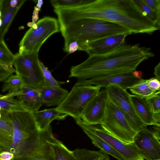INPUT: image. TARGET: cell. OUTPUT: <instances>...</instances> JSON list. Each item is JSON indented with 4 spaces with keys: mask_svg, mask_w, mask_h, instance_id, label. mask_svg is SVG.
<instances>
[{
    "mask_svg": "<svg viewBox=\"0 0 160 160\" xmlns=\"http://www.w3.org/2000/svg\"><path fill=\"white\" fill-rule=\"evenodd\" d=\"M56 14L62 26L76 19L90 18L119 24L132 34L151 35L160 29L143 15L134 0H88L79 7L58 9Z\"/></svg>",
    "mask_w": 160,
    "mask_h": 160,
    "instance_id": "cell-1",
    "label": "cell"
},
{
    "mask_svg": "<svg viewBox=\"0 0 160 160\" xmlns=\"http://www.w3.org/2000/svg\"><path fill=\"white\" fill-rule=\"evenodd\" d=\"M154 56L150 48L125 43L109 52L89 56L72 66L69 77L87 80L133 71L142 62Z\"/></svg>",
    "mask_w": 160,
    "mask_h": 160,
    "instance_id": "cell-2",
    "label": "cell"
},
{
    "mask_svg": "<svg viewBox=\"0 0 160 160\" xmlns=\"http://www.w3.org/2000/svg\"><path fill=\"white\" fill-rule=\"evenodd\" d=\"M13 128L11 144L6 148H0V152L12 153L16 160H29L38 155L49 156V146L46 140L50 128L39 132L34 112L20 111L7 113Z\"/></svg>",
    "mask_w": 160,
    "mask_h": 160,
    "instance_id": "cell-3",
    "label": "cell"
},
{
    "mask_svg": "<svg viewBox=\"0 0 160 160\" xmlns=\"http://www.w3.org/2000/svg\"><path fill=\"white\" fill-rule=\"evenodd\" d=\"M64 39L63 50L68 53L69 44L76 41L79 47L112 35L132 33L116 23L102 20L84 18L73 20L60 29Z\"/></svg>",
    "mask_w": 160,
    "mask_h": 160,
    "instance_id": "cell-4",
    "label": "cell"
},
{
    "mask_svg": "<svg viewBox=\"0 0 160 160\" xmlns=\"http://www.w3.org/2000/svg\"><path fill=\"white\" fill-rule=\"evenodd\" d=\"M60 31L57 19L49 16L44 17L26 32L19 43L18 53L38 52L48 38Z\"/></svg>",
    "mask_w": 160,
    "mask_h": 160,
    "instance_id": "cell-5",
    "label": "cell"
},
{
    "mask_svg": "<svg viewBox=\"0 0 160 160\" xmlns=\"http://www.w3.org/2000/svg\"><path fill=\"white\" fill-rule=\"evenodd\" d=\"M13 65L16 73L21 77L24 86L39 89L44 87L43 75L38 52L17 53L14 55Z\"/></svg>",
    "mask_w": 160,
    "mask_h": 160,
    "instance_id": "cell-6",
    "label": "cell"
},
{
    "mask_svg": "<svg viewBox=\"0 0 160 160\" xmlns=\"http://www.w3.org/2000/svg\"><path fill=\"white\" fill-rule=\"evenodd\" d=\"M100 125L110 134L122 141L126 143L133 142L137 132L132 128L119 108L109 98L104 118Z\"/></svg>",
    "mask_w": 160,
    "mask_h": 160,
    "instance_id": "cell-7",
    "label": "cell"
},
{
    "mask_svg": "<svg viewBox=\"0 0 160 160\" xmlns=\"http://www.w3.org/2000/svg\"><path fill=\"white\" fill-rule=\"evenodd\" d=\"M101 88L98 86L74 85L65 99L56 108L74 119H81L85 105L100 92Z\"/></svg>",
    "mask_w": 160,
    "mask_h": 160,
    "instance_id": "cell-8",
    "label": "cell"
},
{
    "mask_svg": "<svg viewBox=\"0 0 160 160\" xmlns=\"http://www.w3.org/2000/svg\"><path fill=\"white\" fill-rule=\"evenodd\" d=\"M83 130L90 132L100 138L123 157L124 160H144L143 152L133 142L126 143L110 134L100 126L86 124L81 118L75 119Z\"/></svg>",
    "mask_w": 160,
    "mask_h": 160,
    "instance_id": "cell-9",
    "label": "cell"
},
{
    "mask_svg": "<svg viewBox=\"0 0 160 160\" xmlns=\"http://www.w3.org/2000/svg\"><path fill=\"white\" fill-rule=\"evenodd\" d=\"M109 99L119 108L132 129L136 132L147 126L136 114L130 99V94L127 90L113 84L105 88Z\"/></svg>",
    "mask_w": 160,
    "mask_h": 160,
    "instance_id": "cell-10",
    "label": "cell"
},
{
    "mask_svg": "<svg viewBox=\"0 0 160 160\" xmlns=\"http://www.w3.org/2000/svg\"><path fill=\"white\" fill-rule=\"evenodd\" d=\"M108 98L105 88L100 91L85 105L81 114V119L88 125L100 124L105 116Z\"/></svg>",
    "mask_w": 160,
    "mask_h": 160,
    "instance_id": "cell-11",
    "label": "cell"
},
{
    "mask_svg": "<svg viewBox=\"0 0 160 160\" xmlns=\"http://www.w3.org/2000/svg\"><path fill=\"white\" fill-rule=\"evenodd\" d=\"M131 34L124 33L106 37L80 47L78 50L85 51L89 56L107 53L125 44L126 38Z\"/></svg>",
    "mask_w": 160,
    "mask_h": 160,
    "instance_id": "cell-12",
    "label": "cell"
},
{
    "mask_svg": "<svg viewBox=\"0 0 160 160\" xmlns=\"http://www.w3.org/2000/svg\"><path fill=\"white\" fill-rule=\"evenodd\" d=\"M133 72L112 74L89 79L78 80L75 85L98 86L105 88L109 85L113 84L117 85L127 90L141 79L135 77Z\"/></svg>",
    "mask_w": 160,
    "mask_h": 160,
    "instance_id": "cell-13",
    "label": "cell"
},
{
    "mask_svg": "<svg viewBox=\"0 0 160 160\" xmlns=\"http://www.w3.org/2000/svg\"><path fill=\"white\" fill-rule=\"evenodd\" d=\"M137 146L142 150L146 160H160V142L151 130L146 128L137 132L134 139Z\"/></svg>",
    "mask_w": 160,
    "mask_h": 160,
    "instance_id": "cell-14",
    "label": "cell"
},
{
    "mask_svg": "<svg viewBox=\"0 0 160 160\" xmlns=\"http://www.w3.org/2000/svg\"><path fill=\"white\" fill-rule=\"evenodd\" d=\"M26 0H1L0 10L2 24L0 26V41L4 36L16 15Z\"/></svg>",
    "mask_w": 160,
    "mask_h": 160,
    "instance_id": "cell-15",
    "label": "cell"
},
{
    "mask_svg": "<svg viewBox=\"0 0 160 160\" xmlns=\"http://www.w3.org/2000/svg\"><path fill=\"white\" fill-rule=\"evenodd\" d=\"M15 96L27 111L34 112L42 105L39 89L24 86Z\"/></svg>",
    "mask_w": 160,
    "mask_h": 160,
    "instance_id": "cell-16",
    "label": "cell"
},
{
    "mask_svg": "<svg viewBox=\"0 0 160 160\" xmlns=\"http://www.w3.org/2000/svg\"><path fill=\"white\" fill-rule=\"evenodd\" d=\"M130 99L137 115L146 126L156 125L154 114L146 99L130 95Z\"/></svg>",
    "mask_w": 160,
    "mask_h": 160,
    "instance_id": "cell-17",
    "label": "cell"
},
{
    "mask_svg": "<svg viewBox=\"0 0 160 160\" xmlns=\"http://www.w3.org/2000/svg\"><path fill=\"white\" fill-rule=\"evenodd\" d=\"M42 105L47 106H59L68 93L61 87H43L39 89Z\"/></svg>",
    "mask_w": 160,
    "mask_h": 160,
    "instance_id": "cell-18",
    "label": "cell"
},
{
    "mask_svg": "<svg viewBox=\"0 0 160 160\" xmlns=\"http://www.w3.org/2000/svg\"><path fill=\"white\" fill-rule=\"evenodd\" d=\"M34 114L39 132L46 129L53 120H63L68 116L58 111L56 108L38 111Z\"/></svg>",
    "mask_w": 160,
    "mask_h": 160,
    "instance_id": "cell-19",
    "label": "cell"
},
{
    "mask_svg": "<svg viewBox=\"0 0 160 160\" xmlns=\"http://www.w3.org/2000/svg\"><path fill=\"white\" fill-rule=\"evenodd\" d=\"M46 141L49 146L53 160H76L73 151L54 138L52 133L49 135Z\"/></svg>",
    "mask_w": 160,
    "mask_h": 160,
    "instance_id": "cell-20",
    "label": "cell"
},
{
    "mask_svg": "<svg viewBox=\"0 0 160 160\" xmlns=\"http://www.w3.org/2000/svg\"><path fill=\"white\" fill-rule=\"evenodd\" d=\"M13 128L7 113L0 112V148L9 146L12 139Z\"/></svg>",
    "mask_w": 160,
    "mask_h": 160,
    "instance_id": "cell-21",
    "label": "cell"
},
{
    "mask_svg": "<svg viewBox=\"0 0 160 160\" xmlns=\"http://www.w3.org/2000/svg\"><path fill=\"white\" fill-rule=\"evenodd\" d=\"M24 86L23 82L19 75L12 74L4 82L2 91H8L6 95L13 97L19 93Z\"/></svg>",
    "mask_w": 160,
    "mask_h": 160,
    "instance_id": "cell-22",
    "label": "cell"
},
{
    "mask_svg": "<svg viewBox=\"0 0 160 160\" xmlns=\"http://www.w3.org/2000/svg\"><path fill=\"white\" fill-rule=\"evenodd\" d=\"M91 140L92 143L102 152L110 155L118 160H124L122 155L103 139L87 131H83Z\"/></svg>",
    "mask_w": 160,
    "mask_h": 160,
    "instance_id": "cell-23",
    "label": "cell"
},
{
    "mask_svg": "<svg viewBox=\"0 0 160 160\" xmlns=\"http://www.w3.org/2000/svg\"><path fill=\"white\" fill-rule=\"evenodd\" d=\"M73 151L76 160H110L108 155L101 150L77 148Z\"/></svg>",
    "mask_w": 160,
    "mask_h": 160,
    "instance_id": "cell-24",
    "label": "cell"
},
{
    "mask_svg": "<svg viewBox=\"0 0 160 160\" xmlns=\"http://www.w3.org/2000/svg\"><path fill=\"white\" fill-rule=\"evenodd\" d=\"M26 111L18 99L0 94V112L7 113Z\"/></svg>",
    "mask_w": 160,
    "mask_h": 160,
    "instance_id": "cell-25",
    "label": "cell"
},
{
    "mask_svg": "<svg viewBox=\"0 0 160 160\" xmlns=\"http://www.w3.org/2000/svg\"><path fill=\"white\" fill-rule=\"evenodd\" d=\"M128 89L132 93L145 99L148 98L156 92L149 88L147 84V79H141Z\"/></svg>",
    "mask_w": 160,
    "mask_h": 160,
    "instance_id": "cell-26",
    "label": "cell"
},
{
    "mask_svg": "<svg viewBox=\"0 0 160 160\" xmlns=\"http://www.w3.org/2000/svg\"><path fill=\"white\" fill-rule=\"evenodd\" d=\"M143 15L154 25L160 28V15L157 14L147 5L143 0H134Z\"/></svg>",
    "mask_w": 160,
    "mask_h": 160,
    "instance_id": "cell-27",
    "label": "cell"
},
{
    "mask_svg": "<svg viewBox=\"0 0 160 160\" xmlns=\"http://www.w3.org/2000/svg\"><path fill=\"white\" fill-rule=\"evenodd\" d=\"M87 1V0H52L50 2L54 9H58L77 8L85 4Z\"/></svg>",
    "mask_w": 160,
    "mask_h": 160,
    "instance_id": "cell-28",
    "label": "cell"
},
{
    "mask_svg": "<svg viewBox=\"0 0 160 160\" xmlns=\"http://www.w3.org/2000/svg\"><path fill=\"white\" fill-rule=\"evenodd\" d=\"M14 56L4 40L0 41V63L8 67H12L13 65Z\"/></svg>",
    "mask_w": 160,
    "mask_h": 160,
    "instance_id": "cell-29",
    "label": "cell"
},
{
    "mask_svg": "<svg viewBox=\"0 0 160 160\" xmlns=\"http://www.w3.org/2000/svg\"><path fill=\"white\" fill-rule=\"evenodd\" d=\"M40 65L42 69L44 87H58L65 83V82L59 81L56 80L52 76L51 72L41 61L39 62Z\"/></svg>",
    "mask_w": 160,
    "mask_h": 160,
    "instance_id": "cell-30",
    "label": "cell"
},
{
    "mask_svg": "<svg viewBox=\"0 0 160 160\" xmlns=\"http://www.w3.org/2000/svg\"><path fill=\"white\" fill-rule=\"evenodd\" d=\"M154 114L160 113V91L146 99Z\"/></svg>",
    "mask_w": 160,
    "mask_h": 160,
    "instance_id": "cell-31",
    "label": "cell"
},
{
    "mask_svg": "<svg viewBox=\"0 0 160 160\" xmlns=\"http://www.w3.org/2000/svg\"><path fill=\"white\" fill-rule=\"evenodd\" d=\"M13 73H16V71L12 67H8L0 63V82H4Z\"/></svg>",
    "mask_w": 160,
    "mask_h": 160,
    "instance_id": "cell-32",
    "label": "cell"
},
{
    "mask_svg": "<svg viewBox=\"0 0 160 160\" xmlns=\"http://www.w3.org/2000/svg\"><path fill=\"white\" fill-rule=\"evenodd\" d=\"M143 1L153 11L160 15V0H143Z\"/></svg>",
    "mask_w": 160,
    "mask_h": 160,
    "instance_id": "cell-33",
    "label": "cell"
},
{
    "mask_svg": "<svg viewBox=\"0 0 160 160\" xmlns=\"http://www.w3.org/2000/svg\"><path fill=\"white\" fill-rule=\"evenodd\" d=\"M147 80L148 85L152 90L155 92L160 91V80L156 77L152 78Z\"/></svg>",
    "mask_w": 160,
    "mask_h": 160,
    "instance_id": "cell-34",
    "label": "cell"
},
{
    "mask_svg": "<svg viewBox=\"0 0 160 160\" xmlns=\"http://www.w3.org/2000/svg\"><path fill=\"white\" fill-rule=\"evenodd\" d=\"M14 158V154L9 151H3L0 152V160H12Z\"/></svg>",
    "mask_w": 160,
    "mask_h": 160,
    "instance_id": "cell-35",
    "label": "cell"
},
{
    "mask_svg": "<svg viewBox=\"0 0 160 160\" xmlns=\"http://www.w3.org/2000/svg\"><path fill=\"white\" fill-rule=\"evenodd\" d=\"M39 12L38 10L36 7H34L32 16V22H29L28 24V25L29 27L31 28L34 24L36 23L39 18Z\"/></svg>",
    "mask_w": 160,
    "mask_h": 160,
    "instance_id": "cell-36",
    "label": "cell"
},
{
    "mask_svg": "<svg viewBox=\"0 0 160 160\" xmlns=\"http://www.w3.org/2000/svg\"><path fill=\"white\" fill-rule=\"evenodd\" d=\"M79 46L76 41L71 42L69 45L68 48V54L73 53L77 50H78Z\"/></svg>",
    "mask_w": 160,
    "mask_h": 160,
    "instance_id": "cell-37",
    "label": "cell"
},
{
    "mask_svg": "<svg viewBox=\"0 0 160 160\" xmlns=\"http://www.w3.org/2000/svg\"><path fill=\"white\" fill-rule=\"evenodd\" d=\"M151 130L157 138L160 140V126L154 125Z\"/></svg>",
    "mask_w": 160,
    "mask_h": 160,
    "instance_id": "cell-38",
    "label": "cell"
},
{
    "mask_svg": "<svg viewBox=\"0 0 160 160\" xmlns=\"http://www.w3.org/2000/svg\"><path fill=\"white\" fill-rule=\"evenodd\" d=\"M29 160H53L52 158L48 156L38 155L30 158Z\"/></svg>",
    "mask_w": 160,
    "mask_h": 160,
    "instance_id": "cell-39",
    "label": "cell"
},
{
    "mask_svg": "<svg viewBox=\"0 0 160 160\" xmlns=\"http://www.w3.org/2000/svg\"><path fill=\"white\" fill-rule=\"evenodd\" d=\"M154 74L156 78L159 80H160V62L154 68Z\"/></svg>",
    "mask_w": 160,
    "mask_h": 160,
    "instance_id": "cell-40",
    "label": "cell"
},
{
    "mask_svg": "<svg viewBox=\"0 0 160 160\" xmlns=\"http://www.w3.org/2000/svg\"><path fill=\"white\" fill-rule=\"evenodd\" d=\"M133 74L134 76L136 78L139 79H142V77L143 72L141 71H134L133 72Z\"/></svg>",
    "mask_w": 160,
    "mask_h": 160,
    "instance_id": "cell-41",
    "label": "cell"
},
{
    "mask_svg": "<svg viewBox=\"0 0 160 160\" xmlns=\"http://www.w3.org/2000/svg\"><path fill=\"white\" fill-rule=\"evenodd\" d=\"M43 3V1L42 0H38V3L35 7H36L39 11L41 9V7Z\"/></svg>",
    "mask_w": 160,
    "mask_h": 160,
    "instance_id": "cell-42",
    "label": "cell"
},
{
    "mask_svg": "<svg viewBox=\"0 0 160 160\" xmlns=\"http://www.w3.org/2000/svg\"><path fill=\"white\" fill-rule=\"evenodd\" d=\"M0 1H1V0H0Z\"/></svg>",
    "mask_w": 160,
    "mask_h": 160,
    "instance_id": "cell-43",
    "label": "cell"
}]
</instances>
